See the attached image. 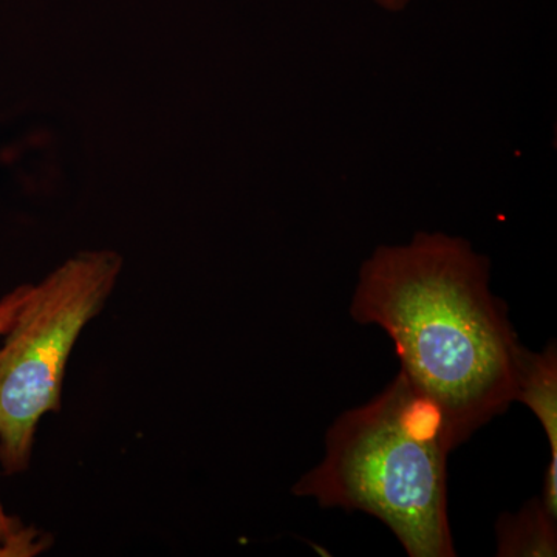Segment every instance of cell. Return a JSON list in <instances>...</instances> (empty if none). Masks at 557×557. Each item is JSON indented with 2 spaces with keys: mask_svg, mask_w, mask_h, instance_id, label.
Segmentation results:
<instances>
[{
  "mask_svg": "<svg viewBox=\"0 0 557 557\" xmlns=\"http://www.w3.org/2000/svg\"><path fill=\"white\" fill-rule=\"evenodd\" d=\"M30 285H22V287L13 289L9 295L0 299V336L5 335L20 311L25 296H27Z\"/></svg>",
  "mask_w": 557,
  "mask_h": 557,
  "instance_id": "52a82bcc",
  "label": "cell"
},
{
  "mask_svg": "<svg viewBox=\"0 0 557 557\" xmlns=\"http://www.w3.org/2000/svg\"><path fill=\"white\" fill-rule=\"evenodd\" d=\"M32 531L21 525L20 520L10 518L0 502V552H27L38 549Z\"/></svg>",
  "mask_w": 557,
  "mask_h": 557,
  "instance_id": "8992f818",
  "label": "cell"
},
{
  "mask_svg": "<svg viewBox=\"0 0 557 557\" xmlns=\"http://www.w3.org/2000/svg\"><path fill=\"white\" fill-rule=\"evenodd\" d=\"M490 281V259L468 240L421 231L375 249L350 304L355 321L394 341L399 372L438 410L456 448L515 403L522 344Z\"/></svg>",
  "mask_w": 557,
  "mask_h": 557,
  "instance_id": "6da1fadb",
  "label": "cell"
},
{
  "mask_svg": "<svg viewBox=\"0 0 557 557\" xmlns=\"http://www.w3.org/2000/svg\"><path fill=\"white\" fill-rule=\"evenodd\" d=\"M373 3L381 7V9L398 13L408 7L409 0H372Z\"/></svg>",
  "mask_w": 557,
  "mask_h": 557,
  "instance_id": "ba28073f",
  "label": "cell"
},
{
  "mask_svg": "<svg viewBox=\"0 0 557 557\" xmlns=\"http://www.w3.org/2000/svg\"><path fill=\"white\" fill-rule=\"evenodd\" d=\"M120 270L113 252H84L28 288L0 347V467L7 475L30 468L39 421L60 412L70 355L104 309Z\"/></svg>",
  "mask_w": 557,
  "mask_h": 557,
  "instance_id": "3957f363",
  "label": "cell"
},
{
  "mask_svg": "<svg viewBox=\"0 0 557 557\" xmlns=\"http://www.w3.org/2000/svg\"><path fill=\"white\" fill-rule=\"evenodd\" d=\"M515 403L525 405L544 428L549 460L542 502L557 518V344L549 341L542 351L522 346L516 368Z\"/></svg>",
  "mask_w": 557,
  "mask_h": 557,
  "instance_id": "277c9868",
  "label": "cell"
},
{
  "mask_svg": "<svg viewBox=\"0 0 557 557\" xmlns=\"http://www.w3.org/2000/svg\"><path fill=\"white\" fill-rule=\"evenodd\" d=\"M454 449L438 410L399 372L375 398L336 418L324 460L292 491L324 508L373 516L410 557H454L448 511Z\"/></svg>",
  "mask_w": 557,
  "mask_h": 557,
  "instance_id": "7a4b0ae2",
  "label": "cell"
},
{
  "mask_svg": "<svg viewBox=\"0 0 557 557\" xmlns=\"http://www.w3.org/2000/svg\"><path fill=\"white\" fill-rule=\"evenodd\" d=\"M541 497L531 498L516 515L505 512L496 523L498 557H556L557 528Z\"/></svg>",
  "mask_w": 557,
  "mask_h": 557,
  "instance_id": "5b68a950",
  "label": "cell"
}]
</instances>
